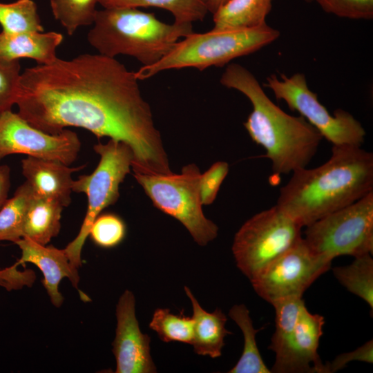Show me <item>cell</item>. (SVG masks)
Segmentation results:
<instances>
[{
  "label": "cell",
  "mask_w": 373,
  "mask_h": 373,
  "mask_svg": "<svg viewBox=\"0 0 373 373\" xmlns=\"http://www.w3.org/2000/svg\"><path fill=\"white\" fill-rule=\"evenodd\" d=\"M138 81L135 72L99 53L68 60L57 57L21 73L15 104L22 118L47 133L79 127L98 138L128 144L133 151L134 173H171Z\"/></svg>",
  "instance_id": "6da1fadb"
},
{
  "label": "cell",
  "mask_w": 373,
  "mask_h": 373,
  "mask_svg": "<svg viewBox=\"0 0 373 373\" xmlns=\"http://www.w3.org/2000/svg\"><path fill=\"white\" fill-rule=\"evenodd\" d=\"M292 173L276 205L306 227L373 191V154L361 146L333 145L324 164Z\"/></svg>",
  "instance_id": "7a4b0ae2"
},
{
  "label": "cell",
  "mask_w": 373,
  "mask_h": 373,
  "mask_svg": "<svg viewBox=\"0 0 373 373\" xmlns=\"http://www.w3.org/2000/svg\"><path fill=\"white\" fill-rule=\"evenodd\" d=\"M220 82L250 101L252 111L244 126L251 140L265 151L276 176L306 168L323 138L302 116L287 114L265 93L256 77L238 64H229Z\"/></svg>",
  "instance_id": "3957f363"
},
{
  "label": "cell",
  "mask_w": 373,
  "mask_h": 373,
  "mask_svg": "<svg viewBox=\"0 0 373 373\" xmlns=\"http://www.w3.org/2000/svg\"><path fill=\"white\" fill-rule=\"evenodd\" d=\"M93 25L87 39L99 54L131 56L142 66L157 63L180 38L194 32L192 23H166L137 8L97 10Z\"/></svg>",
  "instance_id": "277c9868"
},
{
  "label": "cell",
  "mask_w": 373,
  "mask_h": 373,
  "mask_svg": "<svg viewBox=\"0 0 373 373\" xmlns=\"http://www.w3.org/2000/svg\"><path fill=\"white\" fill-rule=\"evenodd\" d=\"M279 36V31L267 23L252 28L194 32L177 41L157 63L142 66L135 76L144 80L166 70L192 67L203 70L211 66L222 67L236 58L255 52Z\"/></svg>",
  "instance_id": "5b68a950"
},
{
  "label": "cell",
  "mask_w": 373,
  "mask_h": 373,
  "mask_svg": "<svg viewBox=\"0 0 373 373\" xmlns=\"http://www.w3.org/2000/svg\"><path fill=\"white\" fill-rule=\"evenodd\" d=\"M100 160L94 171L73 181V192L84 193L88 198L87 211L76 238L64 249L71 264L82 265L81 254L90 227L100 213L115 204L119 197V185L131 171L134 159L131 146L110 139L93 146Z\"/></svg>",
  "instance_id": "8992f818"
},
{
  "label": "cell",
  "mask_w": 373,
  "mask_h": 373,
  "mask_svg": "<svg viewBox=\"0 0 373 373\" xmlns=\"http://www.w3.org/2000/svg\"><path fill=\"white\" fill-rule=\"evenodd\" d=\"M200 175L195 164L184 166L180 174H133L153 204L180 221L195 242L204 246L216 238L218 228L203 213Z\"/></svg>",
  "instance_id": "52a82bcc"
},
{
  "label": "cell",
  "mask_w": 373,
  "mask_h": 373,
  "mask_svg": "<svg viewBox=\"0 0 373 373\" xmlns=\"http://www.w3.org/2000/svg\"><path fill=\"white\" fill-rule=\"evenodd\" d=\"M302 227L277 205L247 220L236 232L231 250L249 280L303 238Z\"/></svg>",
  "instance_id": "ba28073f"
},
{
  "label": "cell",
  "mask_w": 373,
  "mask_h": 373,
  "mask_svg": "<svg viewBox=\"0 0 373 373\" xmlns=\"http://www.w3.org/2000/svg\"><path fill=\"white\" fill-rule=\"evenodd\" d=\"M305 244L331 262L340 256L373 253V191L306 227Z\"/></svg>",
  "instance_id": "9c48e42d"
},
{
  "label": "cell",
  "mask_w": 373,
  "mask_h": 373,
  "mask_svg": "<svg viewBox=\"0 0 373 373\" xmlns=\"http://www.w3.org/2000/svg\"><path fill=\"white\" fill-rule=\"evenodd\" d=\"M265 86L291 111H298L332 145L361 146L364 143L366 132L361 122L341 108L329 113L317 94L309 88L304 74L297 73L290 77L280 74V78L271 75Z\"/></svg>",
  "instance_id": "30bf717a"
},
{
  "label": "cell",
  "mask_w": 373,
  "mask_h": 373,
  "mask_svg": "<svg viewBox=\"0 0 373 373\" xmlns=\"http://www.w3.org/2000/svg\"><path fill=\"white\" fill-rule=\"evenodd\" d=\"M331 264L315 255L302 238L250 282L256 294L271 305L281 299L302 298Z\"/></svg>",
  "instance_id": "8fae6325"
},
{
  "label": "cell",
  "mask_w": 373,
  "mask_h": 373,
  "mask_svg": "<svg viewBox=\"0 0 373 373\" xmlns=\"http://www.w3.org/2000/svg\"><path fill=\"white\" fill-rule=\"evenodd\" d=\"M80 149L77 133L70 130L49 134L32 126L12 110L0 113V160L10 155L25 154L70 166Z\"/></svg>",
  "instance_id": "7c38bea8"
},
{
  "label": "cell",
  "mask_w": 373,
  "mask_h": 373,
  "mask_svg": "<svg viewBox=\"0 0 373 373\" xmlns=\"http://www.w3.org/2000/svg\"><path fill=\"white\" fill-rule=\"evenodd\" d=\"M117 327L113 342L116 373H153L157 370L150 352L151 338L143 334L135 316V298L125 290L116 306Z\"/></svg>",
  "instance_id": "4fadbf2b"
},
{
  "label": "cell",
  "mask_w": 373,
  "mask_h": 373,
  "mask_svg": "<svg viewBox=\"0 0 373 373\" xmlns=\"http://www.w3.org/2000/svg\"><path fill=\"white\" fill-rule=\"evenodd\" d=\"M324 324V317L312 314L304 304L288 343L276 354L271 372L327 373L318 354Z\"/></svg>",
  "instance_id": "5bb4252c"
},
{
  "label": "cell",
  "mask_w": 373,
  "mask_h": 373,
  "mask_svg": "<svg viewBox=\"0 0 373 373\" xmlns=\"http://www.w3.org/2000/svg\"><path fill=\"white\" fill-rule=\"evenodd\" d=\"M15 244L21 251V256L15 263L17 265L26 262L35 265L43 274L42 284L52 304L59 307L64 300L59 291V283L67 278L77 289L80 279L78 268L71 264L64 249L42 245L26 238H21Z\"/></svg>",
  "instance_id": "9a60e30c"
},
{
  "label": "cell",
  "mask_w": 373,
  "mask_h": 373,
  "mask_svg": "<svg viewBox=\"0 0 373 373\" xmlns=\"http://www.w3.org/2000/svg\"><path fill=\"white\" fill-rule=\"evenodd\" d=\"M84 167H70L58 161L30 156L21 161L22 173L34 195L55 200L64 207L71 202L72 174Z\"/></svg>",
  "instance_id": "2e32d148"
},
{
  "label": "cell",
  "mask_w": 373,
  "mask_h": 373,
  "mask_svg": "<svg viewBox=\"0 0 373 373\" xmlns=\"http://www.w3.org/2000/svg\"><path fill=\"white\" fill-rule=\"evenodd\" d=\"M63 35L56 32H0V57L15 60L29 58L37 64H48L57 58Z\"/></svg>",
  "instance_id": "e0dca14e"
},
{
  "label": "cell",
  "mask_w": 373,
  "mask_h": 373,
  "mask_svg": "<svg viewBox=\"0 0 373 373\" xmlns=\"http://www.w3.org/2000/svg\"><path fill=\"white\" fill-rule=\"evenodd\" d=\"M184 291L193 307V335L191 345L198 355L215 358L221 356L224 338L231 332L225 327L227 318L220 309L209 313L199 304L190 289Z\"/></svg>",
  "instance_id": "ac0fdd59"
},
{
  "label": "cell",
  "mask_w": 373,
  "mask_h": 373,
  "mask_svg": "<svg viewBox=\"0 0 373 373\" xmlns=\"http://www.w3.org/2000/svg\"><path fill=\"white\" fill-rule=\"evenodd\" d=\"M63 208L55 200L34 195L26 211L22 238L46 245L59 233Z\"/></svg>",
  "instance_id": "d6986e66"
},
{
  "label": "cell",
  "mask_w": 373,
  "mask_h": 373,
  "mask_svg": "<svg viewBox=\"0 0 373 373\" xmlns=\"http://www.w3.org/2000/svg\"><path fill=\"white\" fill-rule=\"evenodd\" d=\"M273 0H227L213 14L216 29L252 28L266 24Z\"/></svg>",
  "instance_id": "ffe728a7"
},
{
  "label": "cell",
  "mask_w": 373,
  "mask_h": 373,
  "mask_svg": "<svg viewBox=\"0 0 373 373\" xmlns=\"http://www.w3.org/2000/svg\"><path fill=\"white\" fill-rule=\"evenodd\" d=\"M229 316L242 331L244 347L238 361L228 372L270 373L256 343V334L260 329L254 327L249 309L244 304L235 305L230 309Z\"/></svg>",
  "instance_id": "44dd1931"
},
{
  "label": "cell",
  "mask_w": 373,
  "mask_h": 373,
  "mask_svg": "<svg viewBox=\"0 0 373 373\" xmlns=\"http://www.w3.org/2000/svg\"><path fill=\"white\" fill-rule=\"evenodd\" d=\"M209 0H97L104 8L155 7L170 12L174 21H202L209 12Z\"/></svg>",
  "instance_id": "7402d4cb"
},
{
  "label": "cell",
  "mask_w": 373,
  "mask_h": 373,
  "mask_svg": "<svg viewBox=\"0 0 373 373\" xmlns=\"http://www.w3.org/2000/svg\"><path fill=\"white\" fill-rule=\"evenodd\" d=\"M334 277L350 293L358 296L373 309V259L372 254L354 257L345 266L332 269Z\"/></svg>",
  "instance_id": "603a6c76"
},
{
  "label": "cell",
  "mask_w": 373,
  "mask_h": 373,
  "mask_svg": "<svg viewBox=\"0 0 373 373\" xmlns=\"http://www.w3.org/2000/svg\"><path fill=\"white\" fill-rule=\"evenodd\" d=\"M33 195L31 186L25 181L6 201L0 209V241L15 243L23 237L25 217Z\"/></svg>",
  "instance_id": "cb8c5ba5"
},
{
  "label": "cell",
  "mask_w": 373,
  "mask_h": 373,
  "mask_svg": "<svg viewBox=\"0 0 373 373\" xmlns=\"http://www.w3.org/2000/svg\"><path fill=\"white\" fill-rule=\"evenodd\" d=\"M0 24L2 32L9 34L44 30L32 0L0 3Z\"/></svg>",
  "instance_id": "d4e9b609"
},
{
  "label": "cell",
  "mask_w": 373,
  "mask_h": 373,
  "mask_svg": "<svg viewBox=\"0 0 373 373\" xmlns=\"http://www.w3.org/2000/svg\"><path fill=\"white\" fill-rule=\"evenodd\" d=\"M97 0H50L55 19L73 35L82 26L93 25Z\"/></svg>",
  "instance_id": "484cf974"
},
{
  "label": "cell",
  "mask_w": 373,
  "mask_h": 373,
  "mask_svg": "<svg viewBox=\"0 0 373 373\" xmlns=\"http://www.w3.org/2000/svg\"><path fill=\"white\" fill-rule=\"evenodd\" d=\"M193 324L192 317L185 316L183 311L176 315L169 309L158 308L153 314L149 327L163 342L177 341L191 345Z\"/></svg>",
  "instance_id": "4316f807"
},
{
  "label": "cell",
  "mask_w": 373,
  "mask_h": 373,
  "mask_svg": "<svg viewBox=\"0 0 373 373\" xmlns=\"http://www.w3.org/2000/svg\"><path fill=\"white\" fill-rule=\"evenodd\" d=\"M304 304L302 298L281 299L271 304L275 309V331L268 349L275 354L280 353L288 343Z\"/></svg>",
  "instance_id": "83f0119b"
},
{
  "label": "cell",
  "mask_w": 373,
  "mask_h": 373,
  "mask_svg": "<svg viewBox=\"0 0 373 373\" xmlns=\"http://www.w3.org/2000/svg\"><path fill=\"white\" fill-rule=\"evenodd\" d=\"M126 225L123 220L114 213L99 215L94 220L89 232L93 241L103 248H113L125 238Z\"/></svg>",
  "instance_id": "f1b7e54d"
},
{
  "label": "cell",
  "mask_w": 373,
  "mask_h": 373,
  "mask_svg": "<svg viewBox=\"0 0 373 373\" xmlns=\"http://www.w3.org/2000/svg\"><path fill=\"white\" fill-rule=\"evenodd\" d=\"M19 59L0 57V113L11 110L16 104L20 79Z\"/></svg>",
  "instance_id": "f546056e"
},
{
  "label": "cell",
  "mask_w": 373,
  "mask_h": 373,
  "mask_svg": "<svg viewBox=\"0 0 373 373\" xmlns=\"http://www.w3.org/2000/svg\"><path fill=\"white\" fill-rule=\"evenodd\" d=\"M315 1L327 13L350 19L373 18V0H305Z\"/></svg>",
  "instance_id": "4dcf8cb0"
},
{
  "label": "cell",
  "mask_w": 373,
  "mask_h": 373,
  "mask_svg": "<svg viewBox=\"0 0 373 373\" xmlns=\"http://www.w3.org/2000/svg\"><path fill=\"white\" fill-rule=\"evenodd\" d=\"M229 171V164L226 162H217L201 174L200 179V194L202 205L212 204L218 193L220 187Z\"/></svg>",
  "instance_id": "1f68e13d"
},
{
  "label": "cell",
  "mask_w": 373,
  "mask_h": 373,
  "mask_svg": "<svg viewBox=\"0 0 373 373\" xmlns=\"http://www.w3.org/2000/svg\"><path fill=\"white\" fill-rule=\"evenodd\" d=\"M362 361L367 363H373V341H368L356 350L342 353L326 365L327 372L332 373L343 369L351 361Z\"/></svg>",
  "instance_id": "d6a6232c"
},
{
  "label": "cell",
  "mask_w": 373,
  "mask_h": 373,
  "mask_svg": "<svg viewBox=\"0 0 373 373\" xmlns=\"http://www.w3.org/2000/svg\"><path fill=\"white\" fill-rule=\"evenodd\" d=\"M17 266L15 263L9 267L0 268V286L10 291L32 285L36 278L34 271L30 269L20 271Z\"/></svg>",
  "instance_id": "836d02e7"
},
{
  "label": "cell",
  "mask_w": 373,
  "mask_h": 373,
  "mask_svg": "<svg viewBox=\"0 0 373 373\" xmlns=\"http://www.w3.org/2000/svg\"><path fill=\"white\" fill-rule=\"evenodd\" d=\"M10 187V169L6 165L0 166V209L8 200Z\"/></svg>",
  "instance_id": "e575fe53"
},
{
  "label": "cell",
  "mask_w": 373,
  "mask_h": 373,
  "mask_svg": "<svg viewBox=\"0 0 373 373\" xmlns=\"http://www.w3.org/2000/svg\"><path fill=\"white\" fill-rule=\"evenodd\" d=\"M227 0H209V12L213 14Z\"/></svg>",
  "instance_id": "d590c367"
}]
</instances>
